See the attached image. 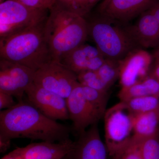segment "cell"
Listing matches in <instances>:
<instances>
[{
  "instance_id": "30bf717a",
  "label": "cell",
  "mask_w": 159,
  "mask_h": 159,
  "mask_svg": "<svg viewBox=\"0 0 159 159\" xmlns=\"http://www.w3.org/2000/svg\"><path fill=\"white\" fill-rule=\"evenodd\" d=\"M29 102L53 120L70 119L66 99L33 83L26 90Z\"/></svg>"
},
{
  "instance_id": "7402d4cb",
  "label": "cell",
  "mask_w": 159,
  "mask_h": 159,
  "mask_svg": "<svg viewBox=\"0 0 159 159\" xmlns=\"http://www.w3.org/2000/svg\"><path fill=\"white\" fill-rule=\"evenodd\" d=\"M99 77L110 88L120 75V60L105 58L102 66L96 70Z\"/></svg>"
},
{
  "instance_id": "83f0119b",
  "label": "cell",
  "mask_w": 159,
  "mask_h": 159,
  "mask_svg": "<svg viewBox=\"0 0 159 159\" xmlns=\"http://www.w3.org/2000/svg\"><path fill=\"white\" fill-rule=\"evenodd\" d=\"M153 61L149 71V75L159 80V57L153 56Z\"/></svg>"
},
{
  "instance_id": "d6986e66",
  "label": "cell",
  "mask_w": 159,
  "mask_h": 159,
  "mask_svg": "<svg viewBox=\"0 0 159 159\" xmlns=\"http://www.w3.org/2000/svg\"><path fill=\"white\" fill-rule=\"evenodd\" d=\"M81 86L84 95L89 105L99 118L102 119L107 110L108 92H102L82 85Z\"/></svg>"
},
{
  "instance_id": "6da1fadb",
  "label": "cell",
  "mask_w": 159,
  "mask_h": 159,
  "mask_svg": "<svg viewBox=\"0 0 159 159\" xmlns=\"http://www.w3.org/2000/svg\"><path fill=\"white\" fill-rule=\"evenodd\" d=\"M70 127L46 116L29 102H18L0 112V137L24 138L43 142H63L70 139Z\"/></svg>"
},
{
  "instance_id": "ba28073f",
  "label": "cell",
  "mask_w": 159,
  "mask_h": 159,
  "mask_svg": "<svg viewBox=\"0 0 159 159\" xmlns=\"http://www.w3.org/2000/svg\"><path fill=\"white\" fill-rule=\"evenodd\" d=\"M35 71L22 65L0 58V91L23 101L26 90L34 82Z\"/></svg>"
},
{
  "instance_id": "9a60e30c",
  "label": "cell",
  "mask_w": 159,
  "mask_h": 159,
  "mask_svg": "<svg viewBox=\"0 0 159 159\" xmlns=\"http://www.w3.org/2000/svg\"><path fill=\"white\" fill-rule=\"evenodd\" d=\"M136 22L126 29L134 41L141 48L159 46V23L149 9L139 16Z\"/></svg>"
},
{
  "instance_id": "5b68a950",
  "label": "cell",
  "mask_w": 159,
  "mask_h": 159,
  "mask_svg": "<svg viewBox=\"0 0 159 159\" xmlns=\"http://www.w3.org/2000/svg\"><path fill=\"white\" fill-rule=\"evenodd\" d=\"M134 117L126 104L121 101L106 111L103 118L108 157L115 155L133 140Z\"/></svg>"
},
{
  "instance_id": "8992f818",
  "label": "cell",
  "mask_w": 159,
  "mask_h": 159,
  "mask_svg": "<svg viewBox=\"0 0 159 159\" xmlns=\"http://www.w3.org/2000/svg\"><path fill=\"white\" fill-rule=\"evenodd\" d=\"M49 9H36L16 1L0 3V39L11 36L46 20Z\"/></svg>"
},
{
  "instance_id": "603a6c76",
  "label": "cell",
  "mask_w": 159,
  "mask_h": 159,
  "mask_svg": "<svg viewBox=\"0 0 159 159\" xmlns=\"http://www.w3.org/2000/svg\"><path fill=\"white\" fill-rule=\"evenodd\" d=\"M77 80L81 85L102 92H108L109 88L102 81L96 70L84 71L77 75Z\"/></svg>"
},
{
  "instance_id": "9c48e42d",
  "label": "cell",
  "mask_w": 159,
  "mask_h": 159,
  "mask_svg": "<svg viewBox=\"0 0 159 159\" xmlns=\"http://www.w3.org/2000/svg\"><path fill=\"white\" fill-rule=\"evenodd\" d=\"M158 1L102 0L97 6V15L123 24L139 16Z\"/></svg>"
},
{
  "instance_id": "ac0fdd59",
  "label": "cell",
  "mask_w": 159,
  "mask_h": 159,
  "mask_svg": "<svg viewBox=\"0 0 159 159\" xmlns=\"http://www.w3.org/2000/svg\"><path fill=\"white\" fill-rule=\"evenodd\" d=\"M146 96L159 97V81L149 75L141 82L121 88L118 94V97L121 102Z\"/></svg>"
},
{
  "instance_id": "e575fe53",
  "label": "cell",
  "mask_w": 159,
  "mask_h": 159,
  "mask_svg": "<svg viewBox=\"0 0 159 159\" xmlns=\"http://www.w3.org/2000/svg\"><path fill=\"white\" fill-rule=\"evenodd\" d=\"M158 81H159V80H158Z\"/></svg>"
},
{
  "instance_id": "4dcf8cb0",
  "label": "cell",
  "mask_w": 159,
  "mask_h": 159,
  "mask_svg": "<svg viewBox=\"0 0 159 159\" xmlns=\"http://www.w3.org/2000/svg\"><path fill=\"white\" fill-rule=\"evenodd\" d=\"M149 10L159 23V0L149 9Z\"/></svg>"
},
{
  "instance_id": "44dd1931",
  "label": "cell",
  "mask_w": 159,
  "mask_h": 159,
  "mask_svg": "<svg viewBox=\"0 0 159 159\" xmlns=\"http://www.w3.org/2000/svg\"><path fill=\"white\" fill-rule=\"evenodd\" d=\"M65 9L86 18L92 9L102 0H56Z\"/></svg>"
},
{
  "instance_id": "cb8c5ba5",
  "label": "cell",
  "mask_w": 159,
  "mask_h": 159,
  "mask_svg": "<svg viewBox=\"0 0 159 159\" xmlns=\"http://www.w3.org/2000/svg\"><path fill=\"white\" fill-rule=\"evenodd\" d=\"M139 141L142 159H159V134Z\"/></svg>"
},
{
  "instance_id": "d4e9b609",
  "label": "cell",
  "mask_w": 159,
  "mask_h": 159,
  "mask_svg": "<svg viewBox=\"0 0 159 159\" xmlns=\"http://www.w3.org/2000/svg\"><path fill=\"white\" fill-rule=\"evenodd\" d=\"M110 159H142L139 148V141L134 139L126 147Z\"/></svg>"
},
{
  "instance_id": "3957f363",
  "label": "cell",
  "mask_w": 159,
  "mask_h": 159,
  "mask_svg": "<svg viewBox=\"0 0 159 159\" xmlns=\"http://www.w3.org/2000/svg\"><path fill=\"white\" fill-rule=\"evenodd\" d=\"M46 20L0 39V58L17 63L35 71L54 60L45 36Z\"/></svg>"
},
{
  "instance_id": "7a4b0ae2",
  "label": "cell",
  "mask_w": 159,
  "mask_h": 159,
  "mask_svg": "<svg viewBox=\"0 0 159 159\" xmlns=\"http://www.w3.org/2000/svg\"><path fill=\"white\" fill-rule=\"evenodd\" d=\"M45 36L53 58L64 55L85 43L88 38L86 20L71 12L56 2L49 9Z\"/></svg>"
},
{
  "instance_id": "8fae6325",
  "label": "cell",
  "mask_w": 159,
  "mask_h": 159,
  "mask_svg": "<svg viewBox=\"0 0 159 159\" xmlns=\"http://www.w3.org/2000/svg\"><path fill=\"white\" fill-rule=\"evenodd\" d=\"M152 54L142 48L135 49L120 60L119 82L122 87L141 82L149 75Z\"/></svg>"
},
{
  "instance_id": "4316f807",
  "label": "cell",
  "mask_w": 159,
  "mask_h": 159,
  "mask_svg": "<svg viewBox=\"0 0 159 159\" xmlns=\"http://www.w3.org/2000/svg\"><path fill=\"white\" fill-rule=\"evenodd\" d=\"M14 97L11 95L0 91V109H7L13 107L17 104L14 99Z\"/></svg>"
},
{
  "instance_id": "5bb4252c",
  "label": "cell",
  "mask_w": 159,
  "mask_h": 159,
  "mask_svg": "<svg viewBox=\"0 0 159 159\" xmlns=\"http://www.w3.org/2000/svg\"><path fill=\"white\" fill-rule=\"evenodd\" d=\"M105 60L97 47L84 43L63 56L59 61L77 75L84 71L97 70Z\"/></svg>"
},
{
  "instance_id": "836d02e7",
  "label": "cell",
  "mask_w": 159,
  "mask_h": 159,
  "mask_svg": "<svg viewBox=\"0 0 159 159\" xmlns=\"http://www.w3.org/2000/svg\"><path fill=\"white\" fill-rule=\"evenodd\" d=\"M11 1H15V0H11Z\"/></svg>"
},
{
  "instance_id": "4fadbf2b",
  "label": "cell",
  "mask_w": 159,
  "mask_h": 159,
  "mask_svg": "<svg viewBox=\"0 0 159 159\" xmlns=\"http://www.w3.org/2000/svg\"><path fill=\"white\" fill-rule=\"evenodd\" d=\"M78 136L64 159H107L108 152L100 137L98 123L91 125Z\"/></svg>"
},
{
  "instance_id": "ffe728a7",
  "label": "cell",
  "mask_w": 159,
  "mask_h": 159,
  "mask_svg": "<svg viewBox=\"0 0 159 159\" xmlns=\"http://www.w3.org/2000/svg\"><path fill=\"white\" fill-rule=\"evenodd\" d=\"M123 102L134 115L145 113L159 109V97L155 96L138 97Z\"/></svg>"
},
{
  "instance_id": "2e32d148",
  "label": "cell",
  "mask_w": 159,
  "mask_h": 159,
  "mask_svg": "<svg viewBox=\"0 0 159 159\" xmlns=\"http://www.w3.org/2000/svg\"><path fill=\"white\" fill-rule=\"evenodd\" d=\"M70 139L63 142H43L22 147L24 159H64L74 146Z\"/></svg>"
},
{
  "instance_id": "f1b7e54d",
  "label": "cell",
  "mask_w": 159,
  "mask_h": 159,
  "mask_svg": "<svg viewBox=\"0 0 159 159\" xmlns=\"http://www.w3.org/2000/svg\"><path fill=\"white\" fill-rule=\"evenodd\" d=\"M1 159H24L22 155V148H17L7 154Z\"/></svg>"
},
{
  "instance_id": "277c9868",
  "label": "cell",
  "mask_w": 159,
  "mask_h": 159,
  "mask_svg": "<svg viewBox=\"0 0 159 159\" xmlns=\"http://www.w3.org/2000/svg\"><path fill=\"white\" fill-rule=\"evenodd\" d=\"M88 37L105 58L121 60L139 48L125 27L97 15L86 19Z\"/></svg>"
},
{
  "instance_id": "484cf974",
  "label": "cell",
  "mask_w": 159,
  "mask_h": 159,
  "mask_svg": "<svg viewBox=\"0 0 159 159\" xmlns=\"http://www.w3.org/2000/svg\"><path fill=\"white\" fill-rule=\"evenodd\" d=\"M15 1L32 8L44 9H50L57 2L56 0H15Z\"/></svg>"
},
{
  "instance_id": "1f68e13d",
  "label": "cell",
  "mask_w": 159,
  "mask_h": 159,
  "mask_svg": "<svg viewBox=\"0 0 159 159\" xmlns=\"http://www.w3.org/2000/svg\"><path fill=\"white\" fill-rule=\"evenodd\" d=\"M152 55L156 57H159V46L156 48L155 51L153 52Z\"/></svg>"
},
{
  "instance_id": "f546056e",
  "label": "cell",
  "mask_w": 159,
  "mask_h": 159,
  "mask_svg": "<svg viewBox=\"0 0 159 159\" xmlns=\"http://www.w3.org/2000/svg\"><path fill=\"white\" fill-rule=\"evenodd\" d=\"M11 140L0 137V152L4 153L10 148Z\"/></svg>"
},
{
  "instance_id": "7c38bea8",
  "label": "cell",
  "mask_w": 159,
  "mask_h": 159,
  "mask_svg": "<svg viewBox=\"0 0 159 159\" xmlns=\"http://www.w3.org/2000/svg\"><path fill=\"white\" fill-rule=\"evenodd\" d=\"M66 99L69 118L73 122V130L78 135L100 120L87 101L79 82Z\"/></svg>"
},
{
  "instance_id": "d6a6232c",
  "label": "cell",
  "mask_w": 159,
  "mask_h": 159,
  "mask_svg": "<svg viewBox=\"0 0 159 159\" xmlns=\"http://www.w3.org/2000/svg\"><path fill=\"white\" fill-rule=\"evenodd\" d=\"M5 0H0V2L1 3L3 2H5Z\"/></svg>"
},
{
  "instance_id": "52a82bcc",
  "label": "cell",
  "mask_w": 159,
  "mask_h": 159,
  "mask_svg": "<svg viewBox=\"0 0 159 159\" xmlns=\"http://www.w3.org/2000/svg\"><path fill=\"white\" fill-rule=\"evenodd\" d=\"M33 83L66 99L78 81L77 74L53 60L35 71Z\"/></svg>"
},
{
  "instance_id": "e0dca14e",
  "label": "cell",
  "mask_w": 159,
  "mask_h": 159,
  "mask_svg": "<svg viewBox=\"0 0 159 159\" xmlns=\"http://www.w3.org/2000/svg\"><path fill=\"white\" fill-rule=\"evenodd\" d=\"M134 139L141 141L159 134V109L134 115Z\"/></svg>"
}]
</instances>
